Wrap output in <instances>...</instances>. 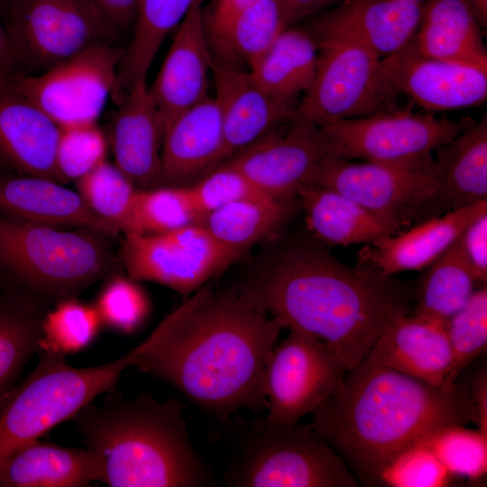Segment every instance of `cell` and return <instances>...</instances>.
<instances>
[{"label": "cell", "mask_w": 487, "mask_h": 487, "mask_svg": "<svg viewBox=\"0 0 487 487\" xmlns=\"http://www.w3.org/2000/svg\"><path fill=\"white\" fill-rule=\"evenodd\" d=\"M225 289L283 328L295 326L324 342L346 372L391 321L409 314L415 291L372 268L349 266L311 241L270 253Z\"/></svg>", "instance_id": "6da1fadb"}, {"label": "cell", "mask_w": 487, "mask_h": 487, "mask_svg": "<svg viewBox=\"0 0 487 487\" xmlns=\"http://www.w3.org/2000/svg\"><path fill=\"white\" fill-rule=\"evenodd\" d=\"M282 328L232 290L205 285L163 317L133 366L227 418L267 407L265 368Z\"/></svg>", "instance_id": "7a4b0ae2"}, {"label": "cell", "mask_w": 487, "mask_h": 487, "mask_svg": "<svg viewBox=\"0 0 487 487\" xmlns=\"http://www.w3.org/2000/svg\"><path fill=\"white\" fill-rule=\"evenodd\" d=\"M340 391L308 423L366 485L381 469L432 431L475 420L467 388L435 386L390 368L367 354L346 372Z\"/></svg>", "instance_id": "3957f363"}, {"label": "cell", "mask_w": 487, "mask_h": 487, "mask_svg": "<svg viewBox=\"0 0 487 487\" xmlns=\"http://www.w3.org/2000/svg\"><path fill=\"white\" fill-rule=\"evenodd\" d=\"M177 399L110 392L72 418L97 457L100 482L109 487H210L213 472L189 437Z\"/></svg>", "instance_id": "277c9868"}, {"label": "cell", "mask_w": 487, "mask_h": 487, "mask_svg": "<svg viewBox=\"0 0 487 487\" xmlns=\"http://www.w3.org/2000/svg\"><path fill=\"white\" fill-rule=\"evenodd\" d=\"M113 238L0 216V289L45 308L116 272Z\"/></svg>", "instance_id": "5b68a950"}, {"label": "cell", "mask_w": 487, "mask_h": 487, "mask_svg": "<svg viewBox=\"0 0 487 487\" xmlns=\"http://www.w3.org/2000/svg\"><path fill=\"white\" fill-rule=\"evenodd\" d=\"M141 350L140 344L115 360L90 367L72 366L63 354L40 351L33 371L14 386L0 405V464L115 389Z\"/></svg>", "instance_id": "8992f818"}, {"label": "cell", "mask_w": 487, "mask_h": 487, "mask_svg": "<svg viewBox=\"0 0 487 487\" xmlns=\"http://www.w3.org/2000/svg\"><path fill=\"white\" fill-rule=\"evenodd\" d=\"M229 487H355L343 457L309 424L254 421L224 474Z\"/></svg>", "instance_id": "52a82bcc"}, {"label": "cell", "mask_w": 487, "mask_h": 487, "mask_svg": "<svg viewBox=\"0 0 487 487\" xmlns=\"http://www.w3.org/2000/svg\"><path fill=\"white\" fill-rule=\"evenodd\" d=\"M313 37L318 49L317 69L293 121L320 126L399 108L400 93L374 53L352 40Z\"/></svg>", "instance_id": "ba28073f"}, {"label": "cell", "mask_w": 487, "mask_h": 487, "mask_svg": "<svg viewBox=\"0 0 487 487\" xmlns=\"http://www.w3.org/2000/svg\"><path fill=\"white\" fill-rule=\"evenodd\" d=\"M475 120L440 118L433 113L393 109L320 125L334 156L434 170L433 152Z\"/></svg>", "instance_id": "9c48e42d"}, {"label": "cell", "mask_w": 487, "mask_h": 487, "mask_svg": "<svg viewBox=\"0 0 487 487\" xmlns=\"http://www.w3.org/2000/svg\"><path fill=\"white\" fill-rule=\"evenodd\" d=\"M2 23L24 74L115 41L89 0H15Z\"/></svg>", "instance_id": "30bf717a"}, {"label": "cell", "mask_w": 487, "mask_h": 487, "mask_svg": "<svg viewBox=\"0 0 487 487\" xmlns=\"http://www.w3.org/2000/svg\"><path fill=\"white\" fill-rule=\"evenodd\" d=\"M246 253L225 246L198 224L160 234H124L119 252L127 275L188 296Z\"/></svg>", "instance_id": "8fae6325"}, {"label": "cell", "mask_w": 487, "mask_h": 487, "mask_svg": "<svg viewBox=\"0 0 487 487\" xmlns=\"http://www.w3.org/2000/svg\"><path fill=\"white\" fill-rule=\"evenodd\" d=\"M124 49L115 43L89 48L38 73L8 79L60 127L96 123L115 88Z\"/></svg>", "instance_id": "7c38bea8"}, {"label": "cell", "mask_w": 487, "mask_h": 487, "mask_svg": "<svg viewBox=\"0 0 487 487\" xmlns=\"http://www.w3.org/2000/svg\"><path fill=\"white\" fill-rule=\"evenodd\" d=\"M303 184L341 193L403 229L427 215L436 191L434 170L354 162L337 156L324 159Z\"/></svg>", "instance_id": "4fadbf2b"}, {"label": "cell", "mask_w": 487, "mask_h": 487, "mask_svg": "<svg viewBox=\"0 0 487 487\" xmlns=\"http://www.w3.org/2000/svg\"><path fill=\"white\" fill-rule=\"evenodd\" d=\"M288 328L265 368L266 418L296 423L341 391L346 370L324 342L298 327Z\"/></svg>", "instance_id": "5bb4252c"}, {"label": "cell", "mask_w": 487, "mask_h": 487, "mask_svg": "<svg viewBox=\"0 0 487 487\" xmlns=\"http://www.w3.org/2000/svg\"><path fill=\"white\" fill-rule=\"evenodd\" d=\"M278 128L225 162L244 173L264 194L290 202L310 171L334 152L319 125L292 120L287 131Z\"/></svg>", "instance_id": "9a60e30c"}, {"label": "cell", "mask_w": 487, "mask_h": 487, "mask_svg": "<svg viewBox=\"0 0 487 487\" xmlns=\"http://www.w3.org/2000/svg\"><path fill=\"white\" fill-rule=\"evenodd\" d=\"M381 64L400 93L428 113L475 106L487 98V71L423 55L410 41Z\"/></svg>", "instance_id": "2e32d148"}, {"label": "cell", "mask_w": 487, "mask_h": 487, "mask_svg": "<svg viewBox=\"0 0 487 487\" xmlns=\"http://www.w3.org/2000/svg\"><path fill=\"white\" fill-rule=\"evenodd\" d=\"M213 57L206 33L202 0H195L177 27L166 58L148 91L163 136L172 122L208 94Z\"/></svg>", "instance_id": "e0dca14e"}, {"label": "cell", "mask_w": 487, "mask_h": 487, "mask_svg": "<svg viewBox=\"0 0 487 487\" xmlns=\"http://www.w3.org/2000/svg\"><path fill=\"white\" fill-rule=\"evenodd\" d=\"M422 3L407 0H343L316 15L313 35L356 41L381 60L405 46L415 34Z\"/></svg>", "instance_id": "ac0fdd59"}, {"label": "cell", "mask_w": 487, "mask_h": 487, "mask_svg": "<svg viewBox=\"0 0 487 487\" xmlns=\"http://www.w3.org/2000/svg\"><path fill=\"white\" fill-rule=\"evenodd\" d=\"M484 214L487 200L425 219L408 230L365 244L357 253V265L389 276L425 270Z\"/></svg>", "instance_id": "d6986e66"}, {"label": "cell", "mask_w": 487, "mask_h": 487, "mask_svg": "<svg viewBox=\"0 0 487 487\" xmlns=\"http://www.w3.org/2000/svg\"><path fill=\"white\" fill-rule=\"evenodd\" d=\"M0 216L38 225L119 234L86 205L78 191L58 181L0 169Z\"/></svg>", "instance_id": "ffe728a7"}, {"label": "cell", "mask_w": 487, "mask_h": 487, "mask_svg": "<svg viewBox=\"0 0 487 487\" xmlns=\"http://www.w3.org/2000/svg\"><path fill=\"white\" fill-rule=\"evenodd\" d=\"M211 74L214 97L222 115L227 159L293 120L296 105L268 96L249 69L213 60Z\"/></svg>", "instance_id": "44dd1931"}, {"label": "cell", "mask_w": 487, "mask_h": 487, "mask_svg": "<svg viewBox=\"0 0 487 487\" xmlns=\"http://www.w3.org/2000/svg\"><path fill=\"white\" fill-rule=\"evenodd\" d=\"M59 135L60 126L50 116L8 79L0 83V169L60 182L55 163Z\"/></svg>", "instance_id": "7402d4cb"}, {"label": "cell", "mask_w": 487, "mask_h": 487, "mask_svg": "<svg viewBox=\"0 0 487 487\" xmlns=\"http://www.w3.org/2000/svg\"><path fill=\"white\" fill-rule=\"evenodd\" d=\"M227 160L222 115L207 95L179 115L164 133L157 186L181 185Z\"/></svg>", "instance_id": "603a6c76"}, {"label": "cell", "mask_w": 487, "mask_h": 487, "mask_svg": "<svg viewBox=\"0 0 487 487\" xmlns=\"http://www.w3.org/2000/svg\"><path fill=\"white\" fill-rule=\"evenodd\" d=\"M118 106L111 129L115 164L137 188L156 187L163 129L147 81H136Z\"/></svg>", "instance_id": "cb8c5ba5"}, {"label": "cell", "mask_w": 487, "mask_h": 487, "mask_svg": "<svg viewBox=\"0 0 487 487\" xmlns=\"http://www.w3.org/2000/svg\"><path fill=\"white\" fill-rule=\"evenodd\" d=\"M368 354L435 386L445 385L452 363L446 323L408 314L383 328Z\"/></svg>", "instance_id": "d4e9b609"}, {"label": "cell", "mask_w": 487, "mask_h": 487, "mask_svg": "<svg viewBox=\"0 0 487 487\" xmlns=\"http://www.w3.org/2000/svg\"><path fill=\"white\" fill-rule=\"evenodd\" d=\"M436 191L427 218L487 200V119L435 150Z\"/></svg>", "instance_id": "484cf974"}, {"label": "cell", "mask_w": 487, "mask_h": 487, "mask_svg": "<svg viewBox=\"0 0 487 487\" xmlns=\"http://www.w3.org/2000/svg\"><path fill=\"white\" fill-rule=\"evenodd\" d=\"M482 30L468 0H424L410 42L423 55L487 71Z\"/></svg>", "instance_id": "4316f807"}, {"label": "cell", "mask_w": 487, "mask_h": 487, "mask_svg": "<svg viewBox=\"0 0 487 487\" xmlns=\"http://www.w3.org/2000/svg\"><path fill=\"white\" fill-rule=\"evenodd\" d=\"M96 455L88 448L32 440L0 464V487H85L100 482Z\"/></svg>", "instance_id": "83f0119b"}, {"label": "cell", "mask_w": 487, "mask_h": 487, "mask_svg": "<svg viewBox=\"0 0 487 487\" xmlns=\"http://www.w3.org/2000/svg\"><path fill=\"white\" fill-rule=\"evenodd\" d=\"M308 230L321 242L349 246L404 230L335 190L301 184L297 190Z\"/></svg>", "instance_id": "f1b7e54d"}, {"label": "cell", "mask_w": 487, "mask_h": 487, "mask_svg": "<svg viewBox=\"0 0 487 487\" xmlns=\"http://www.w3.org/2000/svg\"><path fill=\"white\" fill-rule=\"evenodd\" d=\"M317 44L311 32L291 25L250 68L258 86L273 99L294 105L310 87L317 64Z\"/></svg>", "instance_id": "f546056e"}, {"label": "cell", "mask_w": 487, "mask_h": 487, "mask_svg": "<svg viewBox=\"0 0 487 487\" xmlns=\"http://www.w3.org/2000/svg\"><path fill=\"white\" fill-rule=\"evenodd\" d=\"M195 0H140L133 37L119 65L112 97L116 104L148 71L168 34L185 18Z\"/></svg>", "instance_id": "4dcf8cb0"}, {"label": "cell", "mask_w": 487, "mask_h": 487, "mask_svg": "<svg viewBox=\"0 0 487 487\" xmlns=\"http://www.w3.org/2000/svg\"><path fill=\"white\" fill-rule=\"evenodd\" d=\"M289 26L280 0H260L208 41L213 60L250 69Z\"/></svg>", "instance_id": "1f68e13d"}, {"label": "cell", "mask_w": 487, "mask_h": 487, "mask_svg": "<svg viewBox=\"0 0 487 487\" xmlns=\"http://www.w3.org/2000/svg\"><path fill=\"white\" fill-rule=\"evenodd\" d=\"M289 203L271 198L244 199L203 214L196 224L220 244L246 253L282 226Z\"/></svg>", "instance_id": "d6a6232c"}, {"label": "cell", "mask_w": 487, "mask_h": 487, "mask_svg": "<svg viewBox=\"0 0 487 487\" xmlns=\"http://www.w3.org/2000/svg\"><path fill=\"white\" fill-rule=\"evenodd\" d=\"M426 269L414 291V315L446 323L467 303L477 282L461 237Z\"/></svg>", "instance_id": "836d02e7"}, {"label": "cell", "mask_w": 487, "mask_h": 487, "mask_svg": "<svg viewBox=\"0 0 487 487\" xmlns=\"http://www.w3.org/2000/svg\"><path fill=\"white\" fill-rule=\"evenodd\" d=\"M47 310L0 289V405L28 360L41 351V321Z\"/></svg>", "instance_id": "e575fe53"}, {"label": "cell", "mask_w": 487, "mask_h": 487, "mask_svg": "<svg viewBox=\"0 0 487 487\" xmlns=\"http://www.w3.org/2000/svg\"><path fill=\"white\" fill-rule=\"evenodd\" d=\"M198 217L188 186L137 188L125 234L165 233L195 224Z\"/></svg>", "instance_id": "d590c367"}, {"label": "cell", "mask_w": 487, "mask_h": 487, "mask_svg": "<svg viewBox=\"0 0 487 487\" xmlns=\"http://www.w3.org/2000/svg\"><path fill=\"white\" fill-rule=\"evenodd\" d=\"M75 182L89 209L119 234H125L137 190L125 174L106 160Z\"/></svg>", "instance_id": "8d00e7d4"}, {"label": "cell", "mask_w": 487, "mask_h": 487, "mask_svg": "<svg viewBox=\"0 0 487 487\" xmlns=\"http://www.w3.org/2000/svg\"><path fill=\"white\" fill-rule=\"evenodd\" d=\"M102 326L94 304L78 298L60 300L42 317L41 351L65 356L79 353L96 339Z\"/></svg>", "instance_id": "74e56055"}, {"label": "cell", "mask_w": 487, "mask_h": 487, "mask_svg": "<svg viewBox=\"0 0 487 487\" xmlns=\"http://www.w3.org/2000/svg\"><path fill=\"white\" fill-rule=\"evenodd\" d=\"M428 447L453 476L477 481L487 472V435L464 425L441 427L419 442Z\"/></svg>", "instance_id": "f35d334b"}, {"label": "cell", "mask_w": 487, "mask_h": 487, "mask_svg": "<svg viewBox=\"0 0 487 487\" xmlns=\"http://www.w3.org/2000/svg\"><path fill=\"white\" fill-rule=\"evenodd\" d=\"M105 280L94 303L103 326L122 335L137 333L152 310L147 292L129 275L115 272Z\"/></svg>", "instance_id": "ab89813d"}, {"label": "cell", "mask_w": 487, "mask_h": 487, "mask_svg": "<svg viewBox=\"0 0 487 487\" xmlns=\"http://www.w3.org/2000/svg\"><path fill=\"white\" fill-rule=\"evenodd\" d=\"M452 363L445 385L456 382L461 372L487 347V289L474 290L467 303L446 323Z\"/></svg>", "instance_id": "60d3db41"}, {"label": "cell", "mask_w": 487, "mask_h": 487, "mask_svg": "<svg viewBox=\"0 0 487 487\" xmlns=\"http://www.w3.org/2000/svg\"><path fill=\"white\" fill-rule=\"evenodd\" d=\"M108 143L96 123L60 127L55 163L62 184L76 181L106 160Z\"/></svg>", "instance_id": "b9f144b4"}, {"label": "cell", "mask_w": 487, "mask_h": 487, "mask_svg": "<svg viewBox=\"0 0 487 487\" xmlns=\"http://www.w3.org/2000/svg\"><path fill=\"white\" fill-rule=\"evenodd\" d=\"M452 478L428 447L416 443L381 469L378 483L392 487H442L448 485Z\"/></svg>", "instance_id": "7bdbcfd3"}, {"label": "cell", "mask_w": 487, "mask_h": 487, "mask_svg": "<svg viewBox=\"0 0 487 487\" xmlns=\"http://www.w3.org/2000/svg\"><path fill=\"white\" fill-rule=\"evenodd\" d=\"M188 187L199 216L236 201L271 198L228 162L218 165Z\"/></svg>", "instance_id": "ee69618b"}, {"label": "cell", "mask_w": 487, "mask_h": 487, "mask_svg": "<svg viewBox=\"0 0 487 487\" xmlns=\"http://www.w3.org/2000/svg\"><path fill=\"white\" fill-rule=\"evenodd\" d=\"M465 257L477 282L487 280V214L475 219L461 235Z\"/></svg>", "instance_id": "f6af8a7d"}, {"label": "cell", "mask_w": 487, "mask_h": 487, "mask_svg": "<svg viewBox=\"0 0 487 487\" xmlns=\"http://www.w3.org/2000/svg\"><path fill=\"white\" fill-rule=\"evenodd\" d=\"M115 40L133 31L140 0H89Z\"/></svg>", "instance_id": "bcb514c9"}, {"label": "cell", "mask_w": 487, "mask_h": 487, "mask_svg": "<svg viewBox=\"0 0 487 487\" xmlns=\"http://www.w3.org/2000/svg\"><path fill=\"white\" fill-rule=\"evenodd\" d=\"M260 0H212L207 9L202 8L203 22L208 41L223 33L244 11Z\"/></svg>", "instance_id": "7dc6e473"}, {"label": "cell", "mask_w": 487, "mask_h": 487, "mask_svg": "<svg viewBox=\"0 0 487 487\" xmlns=\"http://www.w3.org/2000/svg\"><path fill=\"white\" fill-rule=\"evenodd\" d=\"M289 25L329 9L343 0H280Z\"/></svg>", "instance_id": "c3c4849f"}, {"label": "cell", "mask_w": 487, "mask_h": 487, "mask_svg": "<svg viewBox=\"0 0 487 487\" xmlns=\"http://www.w3.org/2000/svg\"><path fill=\"white\" fill-rule=\"evenodd\" d=\"M467 391L474 409V423L478 427L477 429L487 435V373L485 369L475 374Z\"/></svg>", "instance_id": "681fc988"}, {"label": "cell", "mask_w": 487, "mask_h": 487, "mask_svg": "<svg viewBox=\"0 0 487 487\" xmlns=\"http://www.w3.org/2000/svg\"><path fill=\"white\" fill-rule=\"evenodd\" d=\"M20 73L23 66L0 19V74L9 79Z\"/></svg>", "instance_id": "f907efd6"}, {"label": "cell", "mask_w": 487, "mask_h": 487, "mask_svg": "<svg viewBox=\"0 0 487 487\" xmlns=\"http://www.w3.org/2000/svg\"><path fill=\"white\" fill-rule=\"evenodd\" d=\"M468 2L473 6L482 29H485L487 24V0H468Z\"/></svg>", "instance_id": "816d5d0a"}, {"label": "cell", "mask_w": 487, "mask_h": 487, "mask_svg": "<svg viewBox=\"0 0 487 487\" xmlns=\"http://www.w3.org/2000/svg\"><path fill=\"white\" fill-rule=\"evenodd\" d=\"M15 0H0V19L4 18V16L7 14L8 10L12 6Z\"/></svg>", "instance_id": "f5cc1de1"}, {"label": "cell", "mask_w": 487, "mask_h": 487, "mask_svg": "<svg viewBox=\"0 0 487 487\" xmlns=\"http://www.w3.org/2000/svg\"><path fill=\"white\" fill-rule=\"evenodd\" d=\"M6 79H7V78H5L3 75L0 74V83H1L2 81L6 80Z\"/></svg>", "instance_id": "db71d44e"}, {"label": "cell", "mask_w": 487, "mask_h": 487, "mask_svg": "<svg viewBox=\"0 0 487 487\" xmlns=\"http://www.w3.org/2000/svg\"><path fill=\"white\" fill-rule=\"evenodd\" d=\"M411 2H417V3H423L424 0H407Z\"/></svg>", "instance_id": "11a10c76"}]
</instances>
